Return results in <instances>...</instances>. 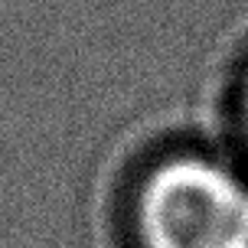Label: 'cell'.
Listing matches in <instances>:
<instances>
[{"label": "cell", "instance_id": "cell-1", "mask_svg": "<svg viewBox=\"0 0 248 248\" xmlns=\"http://www.w3.org/2000/svg\"><path fill=\"white\" fill-rule=\"evenodd\" d=\"M144 248H248V183L209 157L160 163L140 193Z\"/></svg>", "mask_w": 248, "mask_h": 248}, {"label": "cell", "instance_id": "cell-2", "mask_svg": "<svg viewBox=\"0 0 248 248\" xmlns=\"http://www.w3.org/2000/svg\"><path fill=\"white\" fill-rule=\"evenodd\" d=\"M245 121H248V82H245Z\"/></svg>", "mask_w": 248, "mask_h": 248}]
</instances>
